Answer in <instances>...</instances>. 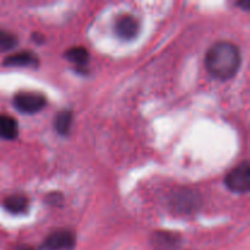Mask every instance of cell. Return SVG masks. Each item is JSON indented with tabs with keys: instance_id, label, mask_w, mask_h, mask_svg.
I'll return each instance as SVG.
<instances>
[{
	"instance_id": "cell-1",
	"label": "cell",
	"mask_w": 250,
	"mask_h": 250,
	"mask_svg": "<svg viewBox=\"0 0 250 250\" xmlns=\"http://www.w3.org/2000/svg\"><path fill=\"white\" fill-rule=\"evenodd\" d=\"M205 66L211 76L219 80H229L241 66L238 46L229 42H217L208 50Z\"/></svg>"
},
{
	"instance_id": "cell-2",
	"label": "cell",
	"mask_w": 250,
	"mask_h": 250,
	"mask_svg": "<svg viewBox=\"0 0 250 250\" xmlns=\"http://www.w3.org/2000/svg\"><path fill=\"white\" fill-rule=\"evenodd\" d=\"M227 188L232 192L239 193H248L250 189V165L248 161L239 164L237 167L229 171L225 178Z\"/></svg>"
},
{
	"instance_id": "cell-3",
	"label": "cell",
	"mask_w": 250,
	"mask_h": 250,
	"mask_svg": "<svg viewBox=\"0 0 250 250\" xmlns=\"http://www.w3.org/2000/svg\"><path fill=\"white\" fill-rule=\"evenodd\" d=\"M14 105L23 114H36L44 109L46 99L41 93L20 92L14 97Z\"/></svg>"
},
{
	"instance_id": "cell-4",
	"label": "cell",
	"mask_w": 250,
	"mask_h": 250,
	"mask_svg": "<svg viewBox=\"0 0 250 250\" xmlns=\"http://www.w3.org/2000/svg\"><path fill=\"white\" fill-rule=\"evenodd\" d=\"M199 194H197L193 189H187V188H182L177 193H175L171 200L172 209L182 214H190L195 211L199 208Z\"/></svg>"
},
{
	"instance_id": "cell-5",
	"label": "cell",
	"mask_w": 250,
	"mask_h": 250,
	"mask_svg": "<svg viewBox=\"0 0 250 250\" xmlns=\"http://www.w3.org/2000/svg\"><path fill=\"white\" fill-rule=\"evenodd\" d=\"M75 234L68 229H58L45 238L42 244L44 250H72L75 248Z\"/></svg>"
},
{
	"instance_id": "cell-6",
	"label": "cell",
	"mask_w": 250,
	"mask_h": 250,
	"mask_svg": "<svg viewBox=\"0 0 250 250\" xmlns=\"http://www.w3.org/2000/svg\"><path fill=\"white\" fill-rule=\"evenodd\" d=\"M115 33L125 41H131V39L136 38L137 34L139 33L141 29V23H139L138 19L132 15H121L117 17L115 21Z\"/></svg>"
},
{
	"instance_id": "cell-7",
	"label": "cell",
	"mask_w": 250,
	"mask_h": 250,
	"mask_svg": "<svg viewBox=\"0 0 250 250\" xmlns=\"http://www.w3.org/2000/svg\"><path fill=\"white\" fill-rule=\"evenodd\" d=\"M151 246L155 250H177L181 246V237L173 232H154L151 234Z\"/></svg>"
},
{
	"instance_id": "cell-8",
	"label": "cell",
	"mask_w": 250,
	"mask_h": 250,
	"mask_svg": "<svg viewBox=\"0 0 250 250\" xmlns=\"http://www.w3.org/2000/svg\"><path fill=\"white\" fill-rule=\"evenodd\" d=\"M39 59L32 51H21L12 54L4 60V66L7 67H38Z\"/></svg>"
},
{
	"instance_id": "cell-9",
	"label": "cell",
	"mask_w": 250,
	"mask_h": 250,
	"mask_svg": "<svg viewBox=\"0 0 250 250\" xmlns=\"http://www.w3.org/2000/svg\"><path fill=\"white\" fill-rule=\"evenodd\" d=\"M66 60L75 63L77 68H85L89 62V53L84 46H73L65 53Z\"/></svg>"
},
{
	"instance_id": "cell-10",
	"label": "cell",
	"mask_w": 250,
	"mask_h": 250,
	"mask_svg": "<svg viewBox=\"0 0 250 250\" xmlns=\"http://www.w3.org/2000/svg\"><path fill=\"white\" fill-rule=\"evenodd\" d=\"M19 136V127H17V121L7 115H1L0 116V138L12 141L16 139Z\"/></svg>"
},
{
	"instance_id": "cell-11",
	"label": "cell",
	"mask_w": 250,
	"mask_h": 250,
	"mask_svg": "<svg viewBox=\"0 0 250 250\" xmlns=\"http://www.w3.org/2000/svg\"><path fill=\"white\" fill-rule=\"evenodd\" d=\"M73 115L70 110H62L59 112L54 120V126H55L56 132L61 136H67L71 131L72 126Z\"/></svg>"
},
{
	"instance_id": "cell-12",
	"label": "cell",
	"mask_w": 250,
	"mask_h": 250,
	"mask_svg": "<svg viewBox=\"0 0 250 250\" xmlns=\"http://www.w3.org/2000/svg\"><path fill=\"white\" fill-rule=\"evenodd\" d=\"M4 208L11 214H22L28 208V199L24 195L14 194L5 199Z\"/></svg>"
},
{
	"instance_id": "cell-13",
	"label": "cell",
	"mask_w": 250,
	"mask_h": 250,
	"mask_svg": "<svg viewBox=\"0 0 250 250\" xmlns=\"http://www.w3.org/2000/svg\"><path fill=\"white\" fill-rule=\"evenodd\" d=\"M17 43H19V41H17V37L15 34L0 28V53L11 50L17 45Z\"/></svg>"
},
{
	"instance_id": "cell-14",
	"label": "cell",
	"mask_w": 250,
	"mask_h": 250,
	"mask_svg": "<svg viewBox=\"0 0 250 250\" xmlns=\"http://www.w3.org/2000/svg\"><path fill=\"white\" fill-rule=\"evenodd\" d=\"M46 202H48L50 205H54V207H59V205L62 203V195L59 194V193L49 194L48 198H46Z\"/></svg>"
},
{
	"instance_id": "cell-15",
	"label": "cell",
	"mask_w": 250,
	"mask_h": 250,
	"mask_svg": "<svg viewBox=\"0 0 250 250\" xmlns=\"http://www.w3.org/2000/svg\"><path fill=\"white\" fill-rule=\"evenodd\" d=\"M239 6H242V7H246V10H249V9H250V4H249V2H246V1H242V2H239Z\"/></svg>"
},
{
	"instance_id": "cell-16",
	"label": "cell",
	"mask_w": 250,
	"mask_h": 250,
	"mask_svg": "<svg viewBox=\"0 0 250 250\" xmlns=\"http://www.w3.org/2000/svg\"><path fill=\"white\" fill-rule=\"evenodd\" d=\"M12 250H33L31 247H26V246H22V247H17V248L12 249Z\"/></svg>"
}]
</instances>
